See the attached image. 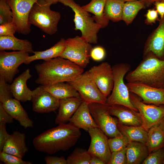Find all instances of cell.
<instances>
[{"label":"cell","instance_id":"cell-1","mask_svg":"<svg viewBox=\"0 0 164 164\" xmlns=\"http://www.w3.org/2000/svg\"><path fill=\"white\" fill-rule=\"evenodd\" d=\"M81 135L79 129L71 123H65L44 132L34 138L32 143L37 151L52 155L68 150Z\"/></svg>","mask_w":164,"mask_h":164},{"label":"cell","instance_id":"cell-2","mask_svg":"<svg viewBox=\"0 0 164 164\" xmlns=\"http://www.w3.org/2000/svg\"><path fill=\"white\" fill-rule=\"evenodd\" d=\"M35 68L38 75L35 82L43 86L72 81L84 72L83 67L60 57L36 64Z\"/></svg>","mask_w":164,"mask_h":164},{"label":"cell","instance_id":"cell-3","mask_svg":"<svg viewBox=\"0 0 164 164\" xmlns=\"http://www.w3.org/2000/svg\"><path fill=\"white\" fill-rule=\"evenodd\" d=\"M125 79L128 82H139L164 88V60L152 55L143 56L135 69L126 74Z\"/></svg>","mask_w":164,"mask_h":164},{"label":"cell","instance_id":"cell-4","mask_svg":"<svg viewBox=\"0 0 164 164\" xmlns=\"http://www.w3.org/2000/svg\"><path fill=\"white\" fill-rule=\"evenodd\" d=\"M112 68L114 85L111 94L107 97V105H122L138 112L131 101L130 91L124 81L125 76L130 70V66L127 63H121L114 65Z\"/></svg>","mask_w":164,"mask_h":164},{"label":"cell","instance_id":"cell-5","mask_svg":"<svg viewBox=\"0 0 164 164\" xmlns=\"http://www.w3.org/2000/svg\"><path fill=\"white\" fill-rule=\"evenodd\" d=\"M59 2L70 8L74 13L73 21L75 30H79L81 36L90 43L97 42V33L101 28L88 12L74 0H60Z\"/></svg>","mask_w":164,"mask_h":164},{"label":"cell","instance_id":"cell-6","mask_svg":"<svg viewBox=\"0 0 164 164\" xmlns=\"http://www.w3.org/2000/svg\"><path fill=\"white\" fill-rule=\"evenodd\" d=\"M51 5L44 0H38L30 11L29 20L31 24L38 27L50 35L57 31V26L61 18L60 12L51 10Z\"/></svg>","mask_w":164,"mask_h":164},{"label":"cell","instance_id":"cell-7","mask_svg":"<svg viewBox=\"0 0 164 164\" xmlns=\"http://www.w3.org/2000/svg\"><path fill=\"white\" fill-rule=\"evenodd\" d=\"M13 97L10 84L0 77V104L13 119L18 121L25 128L33 127V122L29 118L20 101Z\"/></svg>","mask_w":164,"mask_h":164},{"label":"cell","instance_id":"cell-8","mask_svg":"<svg viewBox=\"0 0 164 164\" xmlns=\"http://www.w3.org/2000/svg\"><path fill=\"white\" fill-rule=\"evenodd\" d=\"M92 46L81 36L66 40L65 47L60 57L84 68L89 63Z\"/></svg>","mask_w":164,"mask_h":164},{"label":"cell","instance_id":"cell-9","mask_svg":"<svg viewBox=\"0 0 164 164\" xmlns=\"http://www.w3.org/2000/svg\"><path fill=\"white\" fill-rule=\"evenodd\" d=\"M67 82L78 92L83 101L88 104L98 103L107 104V98L99 89L88 71L73 80Z\"/></svg>","mask_w":164,"mask_h":164},{"label":"cell","instance_id":"cell-10","mask_svg":"<svg viewBox=\"0 0 164 164\" xmlns=\"http://www.w3.org/2000/svg\"><path fill=\"white\" fill-rule=\"evenodd\" d=\"M88 105L98 128L107 136L113 138L122 134L118 127V120L111 116L108 105L98 103H90Z\"/></svg>","mask_w":164,"mask_h":164},{"label":"cell","instance_id":"cell-11","mask_svg":"<svg viewBox=\"0 0 164 164\" xmlns=\"http://www.w3.org/2000/svg\"><path fill=\"white\" fill-rule=\"evenodd\" d=\"M12 13V22L16 28V32L26 35L31 31L29 20L30 11L38 0H6Z\"/></svg>","mask_w":164,"mask_h":164},{"label":"cell","instance_id":"cell-12","mask_svg":"<svg viewBox=\"0 0 164 164\" xmlns=\"http://www.w3.org/2000/svg\"><path fill=\"white\" fill-rule=\"evenodd\" d=\"M29 53L22 51L7 52L0 51V77L6 82L11 83L19 72V66L25 63L29 56Z\"/></svg>","mask_w":164,"mask_h":164},{"label":"cell","instance_id":"cell-13","mask_svg":"<svg viewBox=\"0 0 164 164\" xmlns=\"http://www.w3.org/2000/svg\"><path fill=\"white\" fill-rule=\"evenodd\" d=\"M130 95L131 101L137 109L142 120L141 126L147 132L164 117V105L146 104L134 93L130 92Z\"/></svg>","mask_w":164,"mask_h":164},{"label":"cell","instance_id":"cell-14","mask_svg":"<svg viewBox=\"0 0 164 164\" xmlns=\"http://www.w3.org/2000/svg\"><path fill=\"white\" fill-rule=\"evenodd\" d=\"M87 71L99 89L107 98L114 85L112 67L108 62H104L92 67Z\"/></svg>","mask_w":164,"mask_h":164},{"label":"cell","instance_id":"cell-15","mask_svg":"<svg viewBox=\"0 0 164 164\" xmlns=\"http://www.w3.org/2000/svg\"><path fill=\"white\" fill-rule=\"evenodd\" d=\"M130 92L139 97L144 103L164 105V88H158L136 82L126 84Z\"/></svg>","mask_w":164,"mask_h":164},{"label":"cell","instance_id":"cell-16","mask_svg":"<svg viewBox=\"0 0 164 164\" xmlns=\"http://www.w3.org/2000/svg\"><path fill=\"white\" fill-rule=\"evenodd\" d=\"M88 132L91 138L88 152L91 156L100 159L105 164H108L111 152L107 135L98 127L90 128Z\"/></svg>","mask_w":164,"mask_h":164},{"label":"cell","instance_id":"cell-17","mask_svg":"<svg viewBox=\"0 0 164 164\" xmlns=\"http://www.w3.org/2000/svg\"><path fill=\"white\" fill-rule=\"evenodd\" d=\"M32 110L40 113H49L59 108V100L46 91L42 85L32 91Z\"/></svg>","mask_w":164,"mask_h":164},{"label":"cell","instance_id":"cell-18","mask_svg":"<svg viewBox=\"0 0 164 164\" xmlns=\"http://www.w3.org/2000/svg\"><path fill=\"white\" fill-rule=\"evenodd\" d=\"M143 53V56L152 55L164 60V17L147 39Z\"/></svg>","mask_w":164,"mask_h":164},{"label":"cell","instance_id":"cell-19","mask_svg":"<svg viewBox=\"0 0 164 164\" xmlns=\"http://www.w3.org/2000/svg\"><path fill=\"white\" fill-rule=\"evenodd\" d=\"M32 77L27 69L13 80L10 88L14 98L22 102L31 100L32 91L27 86V81Z\"/></svg>","mask_w":164,"mask_h":164},{"label":"cell","instance_id":"cell-20","mask_svg":"<svg viewBox=\"0 0 164 164\" xmlns=\"http://www.w3.org/2000/svg\"><path fill=\"white\" fill-rule=\"evenodd\" d=\"M108 110L110 114L116 117L119 122L123 124L132 126H141L142 125V120L137 111L118 104L108 106Z\"/></svg>","mask_w":164,"mask_h":164},{"label":"cell","instance_id":"cell-21","mask_svg":"<svg viewBox=\"0 0 164 164\" xmlns=\"http://www.w3.org/2000/svg\"><path fill=\"white\" fill-rule=\"evenodd\" d=\"M83 101L80 96L59 100V111L55 124L58 125L69 121Z\"/></svg>","mask_w":164,"mask_h":164},{"label":"cell","instance_id":"cell-22","mask_svg":"<svg viewBox=\"0 0 164 164\" xmlns=\"http://www.w3.org/2000/svg\"><path fill=\"white\" fill-rule=\"evenodd\" d=\"M26 138L24 133L17 130L14 131L10 135L2 151L22 159L28 151Z\"/></svg>","mask_w":164,"mask_h":164},{"label":"cell","instance_id":"cell-23","mask_svg":"<svg viewBox=\"0 0 164 164\" xmlns=\"http://www.w3.org/2000/svg\"><path fill=\"white\" fill-rule=\"evenodd\" d=\"M88 104L83 101L69 121L86 132L90 128L98 127L90 112Z\"/></svg>","mask_w":164,"mask_h":164},{"label":"cell","instance_id":"cell-24","mask_svg":"<svg viewBox=\"0 0 164 164\" xmlns=\"http://www.w3.org/2000/svg\"><path fill=\"white\" fill-rule=\"evenodd\" d=\"M18 50L33 53L32 43L27 39H18L14 36H0V50Z\"/></svg>","mask_w":164,"mask_h":164},{"label":"cell","instance_id":"cell-25","mask_svg":"<svg viewBox=\"0 0 164 164\" xmlns=\"http://www.w3.org/2000/svg\"><path fill=\"white\" fill-rule=\"evenodd\" d=\"M149 154L145 144L131 141L126 147L127 164L142 163Z\"/></svg>","mask_w":164,"mask_h":164},{"label":"cell","instance_id":"cell-26","mask_svg":"<svg viewBox=\"0 0 164 164\" xmlns=\"http://www.w3.org/2000/svg\"><path fill=\"white\" fill-rule=\"evenodd\" d=\"M66 40L61 38L60 40L50 48L43 51H35L34 55L29 56L25 64H29L32 62L39 60L46 61L60 57L65 47Z\"/></svg>","mask_w":164,"mask_h":164},{"label":"cell","instance_id":"cell-27","mask_svg":"<svg viewBox=\"0 0 164 164\" xmlns=\"http://www.w3.org/2000/svg\"><path fill=\"white\" fill-rule=\"evenodd\" d=\"M107 0H91L88 4L83 6L84 9L94 15L92 17L101 28H105L109 20L105 16L104 11Z\"/></svg>","mask_w":164,"mask_h":164},{"label":"cell","instance_id":"cell-28","mask_svg":"<svg viewBox=\"0 0 164 164\" xmlns=\"http://www.w3.org/2000/svg\"><path fill=\"white\" fill-rule=\"evenodd\" d=\"M42 86L46 91L59 100L80 96L78 92L67 82H60Z\"/></svg>","mask_w":164,"mask_h":164},{"label":"cell","instance_id":"cell-29","mask_svg":"<svg viewBox=\"0 0 164 164\" xmlns=\"http://www.w3.org/2000/svg\"><path fill=\"white\" fill-rule=\"evenodd\" d=\"M145 145L149 153L164 147V131L158 124L151 127L147 132Z\"/></svg>","mask_w":164,"mask_h":164},{"label":"cell","instance_id":"cell-30","mask_svg":"<svg viewBox=\"0 0 164 164\" xmlns=\"http://www.w3.org/2000/svg\"><path fill=\"white\" fill-rule=\"evenodd\" d=\"M118 127L122 134L131 141L140 142L145 144L147 132L141 126H128L118 121Z\"/></svg>","mask_w":164,"mask_h":164},{"label":"cell","instance_id":"cell-31","mask_svg":"<svg viewBox=\"0 0 164 164\" xmlns=\"http://www.w3.org/2000/svg\"><path fill=\"white\" fill-rule=\"evenodd\" d=\"M125 2L122 0H107L104 11L106 17L114 22L122 20Z\"/></svg>","mask_w":164,"mask_h":164},{"label":"cell","instance_id":"cell-32","mask_svg":"<svg viewBox=\"0 0 164 164\" xmlns=\"http://www.w3.org/2000/svg\"><path fill=\"white\" fill-rule=\"evenodd\" d=\"M145 7V3L140 0L125 2L123 7L122 20L127 25L131 24L138 12Z\"/></svg>","mask_w":164,"mask_h":164},{"label":"cell","instance_id":"cell-33","mask_svg":"<svg viewBox=\"0 0 164 164\" xmlns=\"http://www.w3.org/2000/svg\"><path fill=\"white\" fill-rule=\"evenodd\" d=\"M91 155L86 149L77 148L67 157V164H89Z\"/></svg>","mask_w":164,"mask_h":164},{"label":"cell","instance_id":"cell-34","mask_svg":"<svg viewBox=\"0 0 164 164\" xmlns=\"http://www.w3.org/2000/svg\"><path fill=\"white\" fill-rule=\"evenodd\" d=\"M131 141L123 134L108 139L109 146L111 152L119 151L126 148Z\"/></svg>","mask_w":164,"mask_h":164},{"label":"cell","instance_id":"cell-35","mask_svg":"<svg viewBox=\"0 0 164 164\" xmlns=\"http://www.w3.org/2000/svg\"><path fill=\"white\" fill-rule=\"evenodd\" d=\"M12 13L6 0H0V25L12 22Z\"/></svg>","mask_w":164,"mask_h":164},{"label":"cell","instance_id":"cell-36","mask_svg":"<svg viewBox=\"0 0 164 164\" xmlns=\"http://www.w3.org/2000/svg\"><path fill=\"white\" fill-rule=\"evenodd\" d=\"M164 162V147L149 153L143 164H162Z\"/></svg>","mask_w":164,"mask_h":164},{"label":"cell","instance_id":"cell-37","mask_svg":"<svg viewBox=\"0 0 164 164\" xmlns=\"http://www.w3.org/2000/svg\"><path fill=\"white\" fill-rule=\"evenodd\" d=\"M0 161L5 164H32L29 161H26L17 156L2 151L0 152Z\"/></svg>","mask_w":164,"mask_h":164},{"label":"cell","instance_id":"cell-38","mask_svg":"<svg viewBox=\"0 0 164 164\" xmlns=\"http://www.w3.org/2000/svg\"><path fill=\"white\" fill-rule=\"evenodd\" d=\"M126 148L111 152L108 164H127Z\"/></svg>","mask_w":164,"mask_h":164},{"label":"cell","instance_id":"cell-39","mask_svg":"<svg viewBox=\"0 0 164 164\" xmlns=\"http://www.w3.org/2000/svg\"><path fill=\"white\" fill-rule=\"evenodd\" d=\"M16 30L12 22L0 25V36H14Z\"/></svg>","mask_w":164,"mask_h":164},{"label":"cell","instance_id":"cell-40","mask_svg":"<svg viewBox=\"0 0 164 164\" xmlns=\"http://www.w3.org/2000/svg\"><path fill=\"white\" fill-rule=\"evenodd\" d=\"M106 55L104 49L102 46H98L93 48L90 52V57L94 60L101 61L103 60Z\"/></svg>","mask_w":164,"mask_h":164},{"label":"cell","instance_id":"cell-41","mask_svg":"<svg viewBox=\"0 0 164 164\" xmlns=\"http://www.w3.org/2000/svg\"><path fill=\"white\" fill-rule=\"evenodd\" d=\"M6 124L0 123V152L2 151L4 145L10 135L7 131Z\"/></svg>","mask_w":164,"mask_h":164},{"label":"cell","instance_id":"cell-42","mask_svg":"<svg viewBox=\"0 0 164 164\" xmlns=\"http://www.w3.org/2000/svg\"><path fill=\"white\" fill-rule=\"evenodd\" d=\"M158 13L156 9H149L145 15V23L147 25L154 23L158 19Z\"/></svg>","mask_w":164,"mask_h":164},{"label":"cell","instance_id":"cell-43","mask_svg":"<svg viewBox=\"0 0 164 164\" xmlns=\"http://www.w3.org/2000/svg\"><path fill=\"white\" fill-rule=\"evenodd\" d=\"M44 159L46 164H67L66 159L63 156L47 155Z\"/></svg>","mask_w":164,"mask_h":164},{"label":"cell","instance_id":"cell-44","mask_svg":"<svg viewBox=\"0 0 164 164\" xmlns=\"http://www.w3.org/2000/svg\"><path fill=\"white\" fill-rule=\"evenodd\" d=\"M13 118L7 112L0 104V123L11 124L13 122Z\"/></svg>","mask_w":164,"mask_h":164},{"label":"cell","instance_id":"cell-45","mask_svg":"<svg viewBox=\"0 0 164 164\" xmlns=\"http://www.w3.org/2000/svg\"><path fill=\"white\" fill-rule=\"evenodd\" d=\"M154 3L156 10L159 15L160 19H162L164 17V2L157 1Z\"/></svg>","mask_w":164,"mask_h":164},{"label":"cell","instance_id":"cell-46","mask_svg":"<svg viewBox=\"0 0 164 164\" xmlns=\"http://www.w3.org/2000/svg\"><path fill=\"white\" fill-rule=\"evenodd\" d=\"M89 164H105L99 158L94 156H91Z\"/></svg>","mask_w":164,"mask_h":164},{"label":"cell","instance_id":"cell-47","mask_svg":"<svg viewBox=\"0 0 164 164\" xmlns=\"http://www.w3.org/2000/svg\"><path fill=\"white\" fill-rule=\"evenodd\" d=\"M144 2L146 5H149L155 2L161 1V0H140Z\"/></svg>","mask_w":164,"mask_h":164},{"label":"cell","instance_id":"cell-48","mask_svg":"<svg viewBox=\"0 0 164 164\" xmlns=\"http://www.w3.org/2000/svg\"><path fill=\"white\" fill-rule=\"evenodd\" d=\"M158 124L164 131V117L161 120Z\"/></svg>","mask_w":164,"mask_h":164},{"label":"cell","instance_id":"cell-49","mask_svg":"<svg viewBox=\"0 0 164 164\" xmlns=\"http://www.w3.org/2000/svg\"><path fill=\"white\" fill-rule=\"evenodd\" d=\"M47 3L50 4H56L59 2L60 0H44Z\"/></svg>","mask_w":164,"mask_h":164},{"label":"cell","instance_id":"cell-50","mask_svg":"<svg viewBox=\"0 0 164 164\" xmlns=\"http://www.w3.org/2000/svg\"><path fill=\"white\" fill-rule=\"evenodd\" d=\"M122 0L124 1L125 2H127L136 0Z\"/></svg>","mask_w":164,"mask_h":164},{"label":"cell","instance_id":"cell-51","mask_svg":"<svg viewBox=\"0 0 164 164\" xmlns=\"http://www.w3.org/2000/svg\"><path fill=\"white\" fill-rule=\"evenodd\" d=\"M161 1L164 2V0H161Z\"/></svg>","mask_w":164,"mask_h":164},{"label":"cell","instance_id":"cell-52","mask_svg":"<svg viewBox=\"0 0 164 164\" xmlns=\"http://www.w3.org/2000/svg\"><path fill=\"white\" fill-rule=\"evenodd\" d=\"M163 164H164V163H163Z\"/></svg>","mask_w":164,"mask_h":164}]
</instances>
